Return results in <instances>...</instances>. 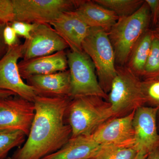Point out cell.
Segmentation results:
<instances>
[{
  "label": "cell",
  "mask_w": 159,
  "mask_h": 159,
  "mask_svg": "<svg viewBox=\"0 0 159 159\" xmlns=\"http://www.w3.org/2000/svg\"><path fill=\"white\" fill-rule=\"evenodd\" d=\"M159 25V13L158 15V16L157 19V25L156 26Z\"/></svg>",
  "instance_id": "34"
},
{
  "label": "cell",
  "mask_w": 159,
  "mask_h": 159,
  "mask_svg": "<svg viewBox=\"0 0 159 159\" xmlns=\"http://www.w3.org/2000/svg\"><path fill=\"white\" fill-rule=\"evenodd\" d=\"M15 20L12 0H0V25L6 26L15 21Z\"/></svg>",
  "instance_id": "24"
},
{
  "label": "cell",
  "mask_w": 159,
  "mask_h": 159,
  "mask_svg": "<svg viewBox=\"0 0 159 159\" xmlns=\"http://www.w3.org/2000/svg\"><path fill=\"white\" fill-rule=\"evenodd\" d=\"M70 75V97L97 96L105 100L107 95L99 85L93 63L84 51L67 53Z\"/></svg>",
  "instance_id": "6"
},
{
  "label": "cell",
  "mask_w": 159,
  "mask_h": 159,
  "mask_svg": "<svg viewBox=\"0 0 159 159\" xmlns=\"http://www.w3.org/2000/svg\"><path fill=\"white\" fill-rule=\"evenodd\" d=\"M71 138L90 136L107 120L113 118L109 102L97 96L71 98L66 112Z\"/></svg>",
  "instance_id": "2"
},
{
  "label": "cell",
  "mask_w": 159,
  "mask_h": 159,
  "mask_svg": "<svg viewBox=\"0 0 159 159\" xmlns=\"http://www.w3.org/2000/svg\"><path fill=\"white\" fill-rule=\"evenodd\" d=\"M141 79L145 106L159 108V74Z\"/></svg>",
  "instance_id": "22"
},
{
  "label": "cell",
  "mask_w": 159,
  "mask_h": 159,
  "mask_svg": "<svg viewBox=\"0 0 159 159\" xmlns=\"http://www.w3.org/2000/svg\"><path fill=\"white\" fill-rule=\"evenodd\" d=\"M154 35L159 39V26H156L154 30H152Z\"/></svg>",
  "instance_id": "32"
},
{
  "label": "cell",
  "mask_w": 159,
  "mask_h": 159,
  "mask_svg": "<svg viewBox=\"0 0 159 159\" xmlns=\"http://www.w3.org/2000/svg\"><path fill=\"white\" fill-rule=\"evenodd\" d=\"M102 146L90 136L70 138L59 150L42 159H91Z\"/></svg>",
  "instance_id": "17"
},
{
  "label": "cell",
  "mask_w": 159,
  "mask_h": 159,
  "mask_svg": "<svg viewBox=\"0 0 159 159\" xmlns=\"http://www.w3.org/2000/svg\"><path fill=\"white\" fill-rule=\"evenodd\" d=\"M151 21L150 10L145 1L134 14L119 18L108 33L115 52L116 66H125L134 46L149 29Z\"/></svg>",
  "instance_id": "3"
},
{
  "label": "cell",
  "mask_w": 159,
  "mask_h": 159,
  "mask_svg": "<svg viewBox=\"0 0 159 159\" xmlns=\"http://www.w3.org/2000/svg\"><path fill=\"white\" fill-rule=\"evenodd\" d=\"M146 159H159V147L149 152Z\"/></svg>",
  "instance_id": "29"
},
{
  "label": "cell",
  "mask_w": 159,
  "mask_h": 159,
  "mask_svg": "<svg viewBox=\"0 0 159 159\" xmlns=\"http://www.w3.org/2000/svg\"><path fill=\"white\" fill-rule=\"evenodd\" d=\"M114 11L119 17L129 16L137 11L145 2L143 0H94Z\"/></svg>",
  "instance_id": "19"
},
{
  "label": "cell",
  "mask_w": 159,
  "mask_h": 159,
  "mask_svg": "<svg viewBox=\"0 0 159 159\" xmlns=\"http://www.w3.org/2000/svg\"><path fill=\"white\" fill-rule=\"evenodd\" d=\"M116 74L107 94L113 117L125 116L145 106L142 79L125 66H116Z\"/></svg>",
  "instance_id": "4"
},
{
  "label": "cell",
  "mask_w": 159,
  "mask_h": 159,
  "mask_svg": "<svg viewBox=\"0 0 159 159\" xmlns=\"http://www.w3.org/2000/svg\"><path fill=\"white\" fill-rule=\"evenodd\" d=\"M157 123L158 129L159 132V108L158 110L157 114Z\"/></svg>",
  "instance_id": "33"
},
{
  "label": "cell",
  "mask_w": 159,
  "mask_h": 159,
  "mask_svg": "<svg viewBox=\"0 0 159 159\" xmlns=\"http://www.w3.org/2000/svg\"><path fill=\"white\" fill-rule=\"evenodd\" d=\"M15 21L50 24L62 12L74 11L81 0H12Z\"/></svg>",
  "instance_id": "7"
},
{
  "label": "cell",
  "mask_w": 159,
  "mask_h": 159,
  "mask_svg": "<svg viewBox=\"0 0 159 159\" xmlns=\"http://www.w3.org/2000/svg\"><path fill=\"white\" fill-rule=\"evenodd\" d=\"M71 98L36 97L35 115L28 139L12 159H42L65 145L71 137L70 127L65 122Z\"/></svg>",
  "instance_id": "1"
},
{
  "label": "cell",
  "mask_w": 159,
  "mask_h": 159,
  "mask_svg": "<svg viewBox=\"0 0 159 159\" xmlns=\"http://www.w3.org/2000/svg\"><path fill=\"white\" fill-rule=\"evenodd\" d=\"M159 74V39L154 35L150 52L141 79Z\"/></svg>",
  "instance_id": "23"
},
{
  "label": "cell",
  "mask_w": 159,
  "mask_h": 159,
  "mask_svg": "<svg viewBox=\"0 0 159 159\" xmlns=\"http://www.w3.org/2000/svg\"><path fill=\"white\" fill-rule=\"evenodd\" d=\"M23 44L24 60L50 55L69 48L49 24H36L31 37Z\"/></svg>",
  "instance_id": "11"
},
{
  "label": "cell",
  "mask_w": 159,
  "mask_h": 159,
  "mask_svg": "<svg viewBox=\"0 0 159 159\" xmlns=\"http://www.w3.org/2000/svg\"><path fill=\"white\" fill-rule=\"evenodd\" d=\"M25 136L20 131L0 129V159L6 158L10 150L24 143Z\"/></svg>",
  "instance_id": "20"
},
{
  "label": "cell",
  "mask_w": 159,
  "mask_h": 159,
  "mask_svg": "<svg viewBox=\"0 0 159 159\" xmlns=\"http://www.w3.org/2000/svg\"><path fill=\"white\" fill-rule=\"evenodd\" d=\"M6 26L0 25V59L6 54L9 48L5 43L3 37V31Z\"/></svg>",
  "instance_id": "28"
},
{
  "label": "cell",
  "mask_w": 159,
  "mask_h": 159,
  "mask_svg": "<svg viewBox=\"0 0 159 159\" xmlns=\"http://www.w3.org/2000/svg\"><path fill=\"white\" fill-rule=\"evenodd\" d=\"M153 37L152 30L149 29L145 31L134 46L125 66L141 79L149 55Z\"/></svg>",
  "instance_id": "18"
},
{
  "label": "cell",
  "mask_w": 159,
  "mask_h": 159,
  "mask_svg": "<svg viewBox=\"0 0 159 159\" xmlns=\"http://www.w3.org/2000/svg\"><path fill=\"white\" fill-rule=\"evenodd\" d=\"M4 41L8 47H11L19 43L18 35L10 24L6 25L3 31Z\"/></svg>",
  "instance_id": "26"
},
{
  "label": "cell",
  "mask_w": 159,
  "mask_h": 159,
  "mask_svg": "<svg viewBox=\"0 0 159 159\" xmlns=\"http://www.w3.org/2000/svg\"><path fill=\"white\" fill-rule=\"evenodd\" d=\"M82 49L93 63L99 85L107 95L116 74L115 52L108 33L91 28L82 43Z\"/></svg>",
  "instance_id": "5"
},
{
  "label": "cell",
  "mask_w": 159,
  "mask_h": 159,
  "mask_svg": "<svg viewBox=\"0 0 159 159\" xmlns=\"http://www.w3.org/2000/svg\"><path fill=\"white\" fill-rule=\"evenodd\" d=\"M16 96V95L13 92L0 89V98L11 97V96Z\"/></svg>",
  "instance_id": "30"
},
{
  "label": "cell",
  "mask_w": 159,
  "mask_h": 159,
  "mask_svg": "<svg viewBox=\"0 0 159 159\" xmlns=\"http://www.w3.org/2000/svg\"><path fill=\"white\" fill-rule=\"evenodd\" d=\"M159 108L143 106L135 111L133 126L135 146L139 151L149 153L159 147V132L157 123Z\"/></svg>",
  "instance_id": "12"
},
{
  "label": "cell",
  "mask_w": 159,
  "mask_h": 159,
  "mask_svg": "<svg viewBox=\"0 0 159 159\" xmlns=\"http://www.w3.org/2000/svg\"><path fill=\"white\" fill-rule=\"evenodd\" d=\"M139 152L135 147L102 146L97 154L91 159H135Z\"/></svg>",
  "instance_id": "21"
},
{
  "label": "cell",
  "mask_w": 159,
  "mask_h": 159,
  "mask_svg": "<svg viewBox=\"0 0 159 159\" xmlns=\"http://www.w3.org/2000/svg\"><path fill=\"white\" fill-rule=\"evenodd\" d=\"M75 11L89 27L99 28L107 33L119 19L114 11L94 0H81Z\"/></svg>",
  "instance_id": "16"
},
{
  "label": "cell",
  "mask_w": 159,
  "mask_h": 159,
  "mask_svg": "<svg viewBox=\"0 0 159 159\" xmlns=\"http://www.w3.org/2000/svg\"><path fill=\"white\" fill-rule=\"evenodd\" d=\"M135 111L125 116L109 119L90 137L101 146L135 147L133 126Z\"/></svg>",
  "instance_id": "10"
},
{
  "label": "cell",
  "mask_w": 159,
  "mask_h": 159,
  "mask_svg": "<svg viewBox=\"0 0 159 159\" xmlns=\"http://www.w3.org/2000/svg\"><path fill=\"white\" fill-rule=\"evenodd\" d=\"M24 44L19 43L9 47L0 59V89L11 91L16 95L34 102L37 96L34 89L24 82L19 70L18 60L22 58Z\"/></svg>",
  "instance_id": "8"
},
{
  "label": "cell",
  "mask_w": 159,
  "mask_h": 159,
  "mask_svg": "<svg viewBox=\"0 0 159 159\" xmlns=\"http://www.w3.org/2000/svg\"><path fill=\"white\" fill-rule=\"evenodd\" d=\"M50 25L67 44L71 51H83L82 43L91 28L75 10L62 12Z\"/></svg>",
  "instance_id": "13"
},
{
  "label": "cell",
  "mask_w": 159,
  "mask_h": 159,
  "mask_svg": "<svg viewBox=\"0 0 159 159\" xmlns=\"http://www.w3.org/2000/svg\"><path fill=\"white\" fill-rule=\"evenodd\" d=\"M34 115V102L16 95L0 98V129L20 131L28 136Z\"/></svg>",
  "instance_id": "9"
},
{
  "label": "cell",
  "mask_w": 159,
  "mask_h": 159,
  "mask_svg": "<svg viewBox=\"0 0 159 159\" xmlns=\"http://www.w3.org/2000/svg\"><path fill=\"white\" fill-rule=\"evenodd\" d=\"M150 10L152 25L156 26L159 13V0H145Z\"/></svg>",
  "instance_id": "27"
},
{
  "label": "cell",
  "mask_w": 159,
  "mask_h": 159,
  "mask_svg": "<svg viewBox=\"0 0 159 159\" xmlns=\"http://www.w3.org/2000/svg\"><path fill=\"white\" fill-rule=\"evenodd\" d=\"M148 154L144 151H140L135 159H146Z\"/></svg>",
  "instance_id": "31"
},
{
  "label": "cell",
  "mask_w": 159,
  "mask_h": 159,
  "mask_svg": "<svg viewBox=\"0 0 159 159\" xmlns=\"http://www.w3.org/2000/svg\"><path fill=\"white\" fill-rule=\"evenodd\" d=\"M37 96L47 97H70V75L69 70L53 74L34 75L26 79Z\"/></svg>",
  "instance_id": "14"
},
{
  "label": "cell",
  "mask_w": 159,
  "mask_h": 159,
  "mask_svg": "<svg viewBox=\"0 0 159 159\" xmlns=\"http://www.w3.org/2000/svg\"><path fill=\"white\" fill-rule=\"evenodd\" d=\"M21 77L27 79L34 75H45L66 70L67 53L61 51L50 55L21 61L18 64Z\"/></svg>",
  "instance_id": "15"
},
{
  "label": "cell",
  "mask_w": 159,
  "mask_h": 159,
  "mask_svg": "<svg viewBox=\"0 0 159 159\" xmlns=\"http://www.w3.org/2000/svg\"><path fill=\"white\" fill-rule=\"evenodd\" d=\"M4 159H12V158H11V157H7L6 158Z\"/></svg>",
  "instance_id": "35"
},
{
  "label": "cell",
  "mask_w": 159,
  "mask_h": 159,
  "mask_svg": "<svg viewBox=\"0 0 159 159\" xmlns=\"http://www.w3.org/2000/svg\"><path fill=\"white\" fill-rule=\"evenodd\" d=\"M18 36L29 39L31 37V32L35 27L36 24H32L24 22L15 21L10 24Z\"/></svg>",
  "instance_id": "25"
}]
</instances>
